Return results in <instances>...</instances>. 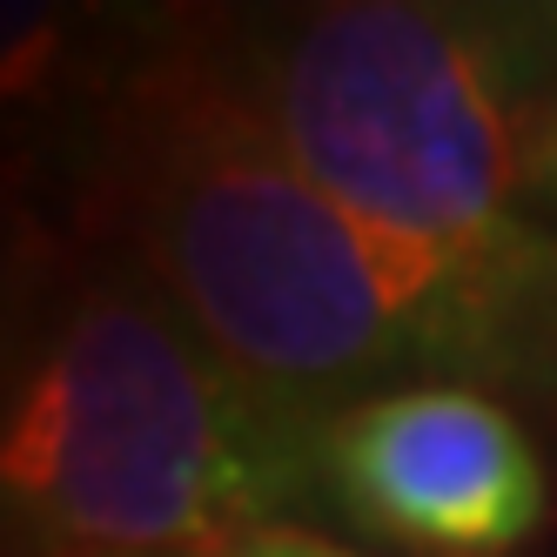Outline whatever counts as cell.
Wrapping results in <instances>:
<instances>
[{"mask_svg": "<svg viewBox=\"0 0 557 557\" xmlns=\"http://www.w3.org/2000/svg\"><path fill=\"white\" fill-rule=\"evenodd\" d=\"M95 235L296 430L410 383L557 404V256H444L323 195L243 88L228 27H175L108 82Z\"/></svg>", "mask_w": 557, "mask_h": 557, "instance_id": "1", "label": "cell"}, {"mask_svg": "<svg viewBox=\"0 0 557 557\" xmlns=\"http://www.w3.org/2000/svg\"><path fill=\"white\" fill-rule=\"evenodd\" d=\"M289 162L444 256H557V14L336 0L228 27Z\"/></svg>", "mask_w": 557, "mask_h": 557, "instance_id": "2", "label": "cell"}, {"mask_svg": "<svg viewBox=\"0 0 557 557\" xmlns=\"http://www.w3.org/2000/svg\"><path fill=\"white\" fill-rule=\"evenodd\" d=\"M309 476L315 436L114 262L61 289L0 389V510L61 557H235Z\"/></svg>", "mask_w": 557, "mask_h": 557, "instance_id": "3", "label": "cell"}, {"mask_svg": "<svg viewBox=\"0 0 557 557\" xmlns=\"http://www.w3.org/2000/svg\"><path fill=\"white\" fill-rule=\"evenodd\" d=\"M315 476L363 524L417 557H510L550 510V476L504 396L410 383L315 430Z\"/></svg>", "mask_w": 557, "mask_h": 557, "instance_id": "4", "label": "cell"}, {"mask_svg": "<svg viewBox=\"0 0 557 557\" xmlns=\"http://www.w3.org/2000/svg\"><path fill=\"white\" fill-rule=\"evenodd\" d=\"M54 275H61V243L48 235L27 182L14 169H0V389H8L27 343L48 323Z\"/></svg>", "mask_w": 557, "mask_h": 557, "instance_id": "5", "label": "cell"}, {"mask_svg": "<svg viewBox=\"0 0 557 557\" xmlns=\"http://www.w3.org/2000/svg\"><path fill=\"white\" fill-rule=\"evenodd\" d=\"M74 67V27L54 8H0V114L41 108Z\"/></svg>", "mask_w": 557, "mask_h": 557, "instance_id": "6", "label": "cell"}, {"mask_svg": "<svg viewBox=\"0 0 557 557\" xmlns=\"http://www.w3.org/2000/svg\"><path fill=\"white\" fill-rule=\"evenodd\" d=\"M249 557H356V550L315 537V531H296V524H275V531H262V537L249 544Z\"/></svg>", "mask_w": 557, "mask_h": 557, "instance_id": "7", "label": "cell"}, {"mask_svg": "<svg viewBox=\"0 0 557 557\" xmlns=\"http://www.w3.org/2000/svg\"><path fill=\"white\" fill-rule=\"evenodd\" d=\"M235 557H249V550H235Z\"/></svg>", "mask_w": 557, "mask_h": 557, "instance_id": "8", "label": "cell"}]
</instances>
